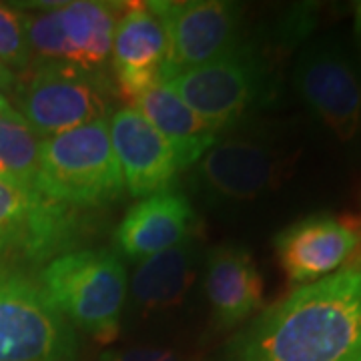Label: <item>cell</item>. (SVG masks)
<instances>
[{"label":"cell","instance_id":"obj_15","mask_svg":"<svg viewBox=\"0 0 361 361\" xmlns=\"http://www.w3.org/2000/svg\"><path fill=\"white\" fill-rule=\"evenodd\" d=\"M197 233L193 205L177 189L145 197L116 225L115 243L127 259L142 261L177 247Z\"/></svg>","mask_w":361,"mask_h":361},{"label":"cell","instance_id":"obj_1","mask_svg":"<svg viewBox=\"0 0 361 361\" xmlns=\"http://www.w3.org/2000/svg\"><path fill=\"white\" fill-rule=\"evenodd\" d=\"M213 361H361V269L343 267L257 313Z\"/></svg>","mask_w":361,"mask_h":361},{"label":"cell","instance_id":"obj_19","mask_svg":"<svg viewBox=\"0 0 361 361\" xmlns=\"http://www.w3.org/2000/svg\"><path fill=\"white\" fill-rule=\"evenodd\" d=\"M39 153L40 139L23 116L0 118V177L37 189Z\"/></svg>","mask_w":361,"mask_h":361},{"label":"cell","instance_id":"obj_21","mask_svg":"<svg viewBox=\"0 0 361 361\" xmlns=\"http://www.w3.org/2000/svg\"><path fill=\"white\" fill-rule=\"evenodd\" d=\"M175 353L163 348H130L104 351L99 361H169Z\"/></svg>","mask_w":361,"mask_h":361},{"label":"cell","instance_id":"obj_14","mask_svg":"<svg viewBox=\"0 0 361 361\" xmlns=\"http://www.w3.org/2000/svg\"><path fill=\"white\" fill-rule=\"evenodd\" d=\"M109 135L123 171L125 189L133 197H151L175 189L179 165L163 135L133 109H116L109 118Z\"/></svg>","mask_w":361,"mask_h":361},{"label":"cell","instance_id":"obj_3","mask_svg":"<svg viewBox=\"0 0 361 361\" xmlns=\"http://www.w3.org/2000/svg\"><path fill=\"white\" fill-rule=\"evenodd\" d=\"M39 285L73 329L99 343L118 337L129 277L116 253L73 249L40 269Z\"/></svg>","mask_w":361,"mask_h":361},{"label":"cell","instance_id":"obj_5","mask_svg":"<svg viewBox=\"0 0 361 361\" xmlns=\"http://www.w3.org/2000/svg\"><path fill=\"white\" fill-rule=\"evenodd\" d=\"M123 4L97 0L20 4L32 65H68L104 73Z\"/></svg>","mask_w":361,"mask_h":361},{"label":"cell","instance_id":"obj_17","mask_svg":"<svg viewBox=\"0 0 361 361\" xmlns=\"http://www.w3.org/2000/svg\"><path fill=\"white\" fill-rule=\"evenodd\" d=\"M199 237L195 233L177 247L139 261L129 281L130 303L142 313L179 307L197 279Z\"/></svg>","mask_w":361,"mask_h":361},{"label":"cell","instance_id":"obj_2","mask_svg":"<svg viewBox=\"0 0 361 361\" xmlns=\"http://www.w3.org/2000/svg\"><path fill=\"white\" fill-rule=\"evenodd\" d=\"M163 85L207 125L225 130L249 121V116L275 97V56L269 42L243 39L217 61L191 68Z\"/></svg>","mask_w":361,"mask_h":361},{"label":"cell","instance_id":"obj_10","mask_svg":"<svg viewBox=\"0 0 361 361\" xmlns=\"http://www.w3.org/2000/svg\"><path fill=\"white\" fill-rule=\"evenodd\" d=\"M85 231V211L0 177V257L52 261L68 253Z\"/></svg>","mask_w":361,"mask_h":361},{"label":"cell","instance_id":"obj_20","mask_svg":"<svg viewBox=\"0 0 361 361\" xmlns=\"http://www.w3.org/2000/svg\"><path fill=\"white\" fill-rule=\"evenodd\" d=\"M0 61L11 68L25 71L32 65L20 11L0 4Z\"/></svg>","mask_w":361,"mask_h":361},{"label":"cell","instance_id":"obj_22","mask_svg":"<svg viewBox=\"0 0 361 361\" xmlns=\"http://www.w3.org/2000/svg\"><path fill=\"white\" fill-rule=\"evenodd\" d=\"M16 82H18V78L14 75L13 68L0 61V90H14Z\"/></svg>","mask_w":361,"mask_h":361},{"label":"cell","instance_id":"obj_12","mask_svg":"<svg viewBox=\"0 0 361 361\" xmlns=\"http://www.w3.org/2000/svg\"><path fill=\"white\" fill-rule=\"evenodd\" d=\"M361 221L349 215H310L275 237V253L289 283L329 277L360 253Z\"/></svg>","mask_w":361,"mask_h":361},{"label":"cell","instance_id":"obj_9","mask_svg":"<svg viewBox=\"0 0 361 361\" xmlns=\"http://www.w3.org/2000/svg\"><path fill=\"white\" fill-rule=\"evenodd\" d=\"M78 337L39 281L0 265V361H77Z\"/></svg>","mask_w":361,"mask_h":361},{"label":"cell","instance_id":"obj_11","mask_svg":"<svg viewBox=\"0 0 361 361\" xmlns=\"http://www.w3.org/2000/svg\"><path fill=\"white\" fill-rule=\"evenodd\" d=\"M167 35L163 82L213 63L245 39L243 6L227 0L149 2Z\"/></svg>","mask_w":361,"mask_h":361},{"label":"cell","instance_id":"obj_7","mask_svg":"<svg viewBox=\"0 0 361 361\" xmlns=\"http://www.w3.org/2000/svg\"><path fill=\"white\" fill-rule=\"evenodd\" d=\"M115 99L106 73L68 65H35L14 87L16 113L42 139L111 118Z\"/></svg>","mask_w":361,"mask_h":361},{"label":"cell","instance_id":"obj_4","mask_svg":"<svg viewBox=\"0 0 361 361\" xmlns=\"http://www.w3.org/2000/svg\"><path fill=\"white\" fill-rule=\"evenodd\" d=\"M37 189L80 211L116 201L125 191V179L109 135V118L40 139Z\"/></svg>","mask_w":361,"mask_h":361},{"label":"cell","instance_id":"obj_16","mask_svg":"<svg viewBox=\"0 0 361 361\" xmlns=\"http://www.w3.org/2000/svg\"><path fill=\"white\" fill-rule=\"evenodd\" d=\"M203 285L213 322L221 329L241 325L263 305V277L245 247L225 243L211 249Z\"/></svg>","mask_w":361,"mask_h":361},{"label":"cell","instance_id":"obj_8","mask_svg":"<svg viewBox=\"0 0 361 361\" xmlns=\"http://www.w3.org/2000/svg\"><path fill=\"white\" fill-rule=\"evenodd\" d=\"M283 169L285 151L277 135L265 125L243 121L221 130L195 163L193 187L209 203H245L271 191Z\"/></svg>","mask_w":361,"mask_h":361},{"label":"cell","instance_id":"obj_13","mask_svg":"<svg viewBox=\"0 0 361 361\" xmlns=\"http://www.w3.org/2000/svg\"><path fill=\"white\" fill-rule=\"evenodd\" d=\"M167 35L149 2L123 4L113 32V82L116 99L133 104L142 92L163 85Z\"/></svg>","mask_w":361,"mask_h":361},{"label":"cell","instance_id":"obj_18","mask_svg":"<svg viewBox=\"0 0 361 361\" xmlns=\"http://www.w3.org/2000/svg\"><path fill=\"white\" fill-rule=\"evenodd\" d=\"M130 106L163 135L180 171L193 167L221 135V130L207 125L167 85H157L142 92Z\"/></svg>","mask_w":361,"mask_h":361},{"label":"cell","instance_id":"obj_24","mask_svg":"<svg viewBox=\"0 0 361 361\" xmlns=\"http://www.w3.org/2000/svg\"><path fill=\"white\" fill-rule=\"evenodd\" d=\"M169 361H183V357H180V355H177V353H175V355H173V357H171V360Z\"/></svg>","mask_w":361,"mask_h":361},{"label":"cell","instance_id":"obj_23","mask_svg":"<svg viewBox=\"0 0 361 361\" xmlns=\"http://www.w3.org/2000/svg\"><path fill=\"white\" fill-rule=\"evenodd\" d=\"M13 115H16V109H14L13 103L6 99V94L0 90V118H2V116H13Z\"/></svg>","mask_w":361,"mask_h":361},{"label":"cell","instance_id":"obj_6","mask_svg":"<svg viewBox=\"0 0 361 361\" xmlns=\"http://www.w3.org/2000/svg\"><path fill=\"white\" fill-rule=\"evenodd\" d=\"M301 101L339 141L361 135V44L341 32L305 40L293 65Z\"/></svg>","mask_w":361,"mask_h":361}]
</instances>
